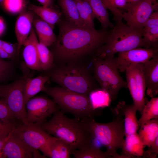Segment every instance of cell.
Segmentation results:
<instances>
[{"instance_id": "obj_8", "label": "cell", "mask_w": 158, "mask_h": 158, "mask_svg": "<svg viewBox=\"0 0 158 158\" xmlns=\"http://www.w3.org/2000/svg\"><path fill=\"white\" fill-rule=\"evenodd\" d=\"M25 79H20L8 84H0V97L19 121L28 124L23 95Z\"/></svg>"}, {"instance_id": "obj_12", "label": "cell", "mask_w": 158, "mask_h": 158, "mask_svg": "<svg viewBox=\"0 0 158 158\" xmlns=\"http://www.w3.org/2000/svg\"><path fill=\"white\" fill-rule=\"evenodd\" d=\"M13 132L29 147L42 152L52 136L39 126L29 123L18 125Z\"/></svg>"}, {"instance_id": "obj_3", "label": "cell", "mask_w": 158, "mask_h": 158, "mask_svg": "<svg viewBox=\"0 0 158 158\" xmlns=\"http://www.w3.org/2000/svg\"><path fill=\"white\" fill-rule=\"evenodd\" d=\"M113 120L106 123L96 121L93 118L81 119L90 136L107 148V151L113 158H124L117 151L123 146L125 136L123 116L115 107L112 109Z\"/></svg>"}, {"instance_id": "obj_5", "label": "cell", "mask_w": 158, "mask_h": 158, "mask_svg": "<svg viewBox=\"0 0 158 158\" xmlns=\"http://www.w3.org/2000/svg\"><path fill=\"white\" fill-rule=\"evenodd\" d=\"M49 75L53 81L71 91L88 96L95 89L94 82L89 72L77 64L61 66L54 70Z\"/></svg>"}, {"instance_id": "obj_15", "label": "cell", "mask_w": 158, "mask_h": 158, "mask_svg": "<svg viewBox=\"0 0 158 158\" xmlns=\"http://www.w3.org/2000/svg\"><path fill=\"white\" fill-rule=\"evenodd\" d=\"M39 41L35 29L32 28L24 42L23 56L27 66L32 70H42L37 49Z\"/></svg>"}, {"instance_id": "obj_24", "label": "cell", "mask_w": 158, "mask_h": 158, "mask_svg": "<svg viewBox=\"0 0 158 158\" xmlns=\"http://www.w3.org/2000/svg\"><path fill=\"white\" fill-rule=\"evenodd\" d=\"M28 9L33 11L35 15L49 24L53 29L55 24L60 20L62 13L51 8L39 6L30 4Z\"/></svg>"}, {"instance_id": "obj_16", "label": "cell", "mask_w": 158, "mask_h": 158, "mask_svg": "<svg viewBox=\"0 0 158 158\" xmlns=\"http://www.w3.org/2000/svg\"><path fill=\"white\" fill-rule=\"evenodd\" d=\"M35 14L32 11L25 9L19 13L15 27L17 41V55L18 56L22 46L29 35L32 29Z\"/></svg>"}, {"instance_id": "obj_19", "label": "cell", "mask_w": 158, "mask_h": 158, "mask_svg": "<svg viewBox=\"0 0 158 158\" xmlns=\"http://www.w3.org/2000/svg\"><path fill=\"white\" fill-rule=\"evenodd\" d=\"M72 150L63 140L52 137L42 153L46 157L51 158H69Z\"/></svg>"}, {"instance_id": "obj_40", "label": "cell", "mask_w": 158, "mask_h": 158, "mask_svg": "<svg viewBox=\"0 0 158 158\" xmlns=\"http://www.w3.org/2000/svg\"><path fill=\"white\" fill-rule=\"evenodd\" d=\"M111 5L114 7L126 9L128 5L127 0H109Z\"/></svg>"}, {"instance_id": "obj_1", "label": "cell", "mask_w": 158, "mask_h": 158, "mask_svg": "<svg viewBox=\"0 0 158 158\" xmlns=\"http://www.w3.org/2000/svg\"><path fill=\"white\" fill-rule=\"evenodd\" d=\"M109 34L66 20L60 27L56 42V55L58 59L64 61L77 59L97 49L106 42Z\"/></svg>"}, {"instance_id": "obj_4", "label": "cell", "mask_w": 158, "mask_h": 158, "mask_svg": "<svg viewBox=\"0 0 158 158\" xmlns=\"http://www.w3.org/2000/svg\"><path fill=\"white\" fill-rule=\"evenodd\" d=\"M113 28L105 44L97 49V57H114L117 53L144 47L142 31L130 27L122 21L117 22Z\"/></svg>"}, {"instance_id": "obj_42", "label": "cell", "mask_w": 158, "mask_h": 158, "mask_svg": "<svg viewBox=\"0 0 158 158\" xmlns=\"http://www.w3.org/2000/svg\"><path fill=\"white\" fill-rule=\"evenodd\" d=\"M13 131L8 136L0 138V158H2V151L3 147L6 142L11 135Z\"/></svg>"}, {"instance_id": "obj_41", "label": "cell", "mask_w": 158, "mask_h": 158, "mask_svg": "<svg viewBox=\"0 0 158 158\" xmlns=\"http://www.w3.org/2000/svg\"><path fill=\"white\" fill-rule=\"evenodd\" d=\"M106 9L109 10L114 16H116L120 13V10L118 8L113 7L111 4L109 0H101Z\"/></svg>"}, {"instance_id": "obj_39", "label": "cell", "mask_w": 158, "mask_h": 158, "mask_svg": "<svg viewBox=\"0 0 158 158\" xmlns=\"http://www.w3.org/2000/svg\"><path fill=\"white\" fill-rule=\"evenodd\" d=\"M1 48L13 57L17 54L18 44L4 41Z\"/></svg>"}, {"instance_id": "obj_35", "label": "cell", "mask_w": 158, "mask_h": 158, "mask_svg": "<svg viewBox=\"0 0 158 158\" xmlns=\"http://www.w3.org/2000/svg\"><path fill=\"white\" fill-rule=\"evenodd\" d=\"M77 7L80 18L86 26L92 29H95L94 20L92 19L84 9L81 0H74Z\"/></svg>"}, {"instance_id": "obj_44", "label": "cell", "mask_w": 158, "mask_h": 158, "mask_svg": "<svg viewBox=\"0 0 158 158\" xmlns=\"http://www.w3.org/2000/svg\"><path fill=\"white\" fill-rule=\"evenodd\" d=\"M13 57L1 48H0V59H12Z\"/></svg>"}, {"instance_id": "obj_38", "label": "cell", "mask_w": 158, "mask_h": 158, "mask_svg": "<svg viewBox=\"0 0 158 158\" xmlns=\"http://www.w3.org/2000/svg\"><path fill=\"white\" fill-rule=\"evenodd\" d=\"M158 27V11L153 12L146 22L144 28H152Z\"/></svg>"}, {"instance_id": "obj_46", "label": "cell", "mask_w": 158, "mask_h": 158, "mask_svg": "<svg viewBox=\"0 0 158 158\" xmlns=\"http://www.w3.org/2000/svg\"><path fill=\"white\" fill-rule=\"evenodd\" d=\"M140 0H127L128 4H132Z\"/></svg>"}, {"instance_id": "obj_26", "label": "cell", "mask_w": 158, "mask_h": 158, "mask_svg": "<svg viewBox=\"0 0 158 158\" xmlns=\"http://www.w3.org/2000/svg\"><path fill=\"white\" fill-rule=\"evenodd\" d=\"M59 2L67 21L78 26L87 27L80 18L74 0H59Z\"/></svg>"}, {"instance_id": "obj_11", "label": "cell", "mask_w": 158, "mask_h": 158, "mask_svg": "<svg viewBox=\"0 0 158 158\" xmlns=\"http://www.w3.org/2000/svg\"><path fill=\"white\" fill-rule=\"evenodd\" d=\"M126 12L123 13V19L127 25L142 31L144 25L154 10H157V4H153L150 0H140L128 4Z\"/></svg>"}, {"instance_id": "obj_32", "label": "cell", "mask_w": 158, "mask_h": 158, "mask_svg": "<svg viewBox=\"0 0 158 158\" xmlns=\"http://www.w3.org/2000/svg\"><path fill=\"white\" fill-rule=\"evenodd\" d=\"M26 4L25 0H5L2 4L6 11L16 14L24 9Z\"/></svg>"}, {"instance_id": "obj_43", "label": "cell", "mask_w": 158, "mask_h": 158, "mask_svg": "<svg viewBox=\"0 0 158 158\" xmlns=\"http://www.w3.org/2000/svg\"><path fill=\"white\" fill-rule=\"evenodd\" d=\"M43 6L52 8L54 4L53 0H37Z\"/></svg>"}, {"instance_id": "obj_17", "label": "cell", "mask_w": 158, "mask_h": 158, "mask_svg": "<svg viewBox=\"0 0 158 158\" xmlns=\"http://www.w3.org/2000/svg\"><path fill=\"white\" fill-rule=\"evenodd\" d=\"M143 71L147 94L155 97L158 93V55L143 63Z\"/></svg>"}, {"instance_id": "obj_20", "label": "cell", "mask_w": 158, "mask_h": 158, "mask_svg": "<svg viewBox=\"0 0 158 158\" xmlns=\"http://www.w3.org/2000/svg\"><path fill=\"white\" fill-rule=\"evenodd\" d=\"M122 148V154L124 158H140L142 157L145 147L138 133L126 135Z\"/></svg>"}, {"instance_id": "obj_37", "label": "cell", "mask_w": 158, "mask_h": 158, "mask_svg": "<svg viewBox=\"0 0 158 158\" xmlns=\"http://www.w3.org/2000/svg\"><path fill=\"white\" fill-rule=\"evenodd\" d=\"M145 151L142 156L144 158H157L158 155V138Z\"/></svg>"}, {"instance_id": "obj_2", "label": "cell", "mask_w": 158, "mask_h": 158, "mask_svg": "<svg viewBox=\"0 0 158 158\" xmlns=\"http://www.w3.org/2000/svg\"><path fill=\"white\" fill-rule=\"evenodd\" d=\"M39 126L50 135L66 142L72 151L81 148L93 139L81 120L69 118L61 110L57 111L50 120Z\"/></svg>"}, {"instance_id": "obj_45", "label": "cell", "mask_w": 158, "mask_h": 158, "mask_svg": "<svg viewBox=\"0 0 158 158\" xmlns=\"http://www.w3.org/2000/svg\"><path fill=\"white\" fill-rule=\"evenodd\" d=\"M6 29V26L4 20L2 18L0 17V36L4 32Z\"/></svg>"}, {"instance_id": "obj_10", "label": "cell", "mask_w": 158, "mask_h": 158, "mask_svg": "<svg viewBox=\"0 0 158 158\" xmlns=\"http://www.w3.org/2000/svg\"><path fill=\"white\" fill-rule=\"evenodd\" d=\"M25 106L28 123L38 126L59 110L54 101L42 96L30 99Z\"/></svg>"}, {"instance_id": "obj_9", "label": "cell", "mask_w": 158, "mask_h": 158, "mask_svg": "<svg viewBox=\"0 0 158 158\" xmlns=\"http://www.w3.org/2000/svg\"><path fill=\"white\" fill-rule=\"evenodd\" d=\"M143 63L131 64L126 70V82L133 105L141 114L145 104L146 87L143 71Z\"/></svg>"}, {"instance_id": "obj_47", "label": "cell", "mask_w": 158, "mask_h": 158, "mask_svg": "<svg viewBox=\"0 0 158 158\" xmlns=\"http://www.w3.org/2000/svg\"><path fill=\"white\" fill-rule=\"evenodd\" d=\"M153 4H157V0H150Z\"/></svg>"}, {"instance_id": "obj_33", "label": "cell", "mask_w": 158, "mask_h": 158, "mask_svg": "<svg viewBox=\"0 0 158 158\" xmlns=\"http://www.w3.org/2000/svg\"><path fill=\"white\" fill-rule=\"evenodd\" d=\"M13 70L12 62L0 59V83L9 79L13 73Z\"/></svg>"}, {"instance_id": "obj_29", "label": "cell", "mask_w": 158, "mask_h": 158, "mask_svg": "<svg viewBox=\"0 0 158 158\" xmlns=\"http://www.w3.org/2000/svg\"><path fill=\"white\" fill-rule=\"evenodd\" d=\"M141 116L138 120L139 127L146 122L150 120L158 119V98H152L145 104L143 109Z\"/></svg>"}, {"instance_id": "obj_23", "label": "cell", "mask_w": 158, "mask_h": 158, "mask_svg": "<svg viewBox=\"0 0 158 158\" xmlns=\"http://www.w3.org/2000/svg\"><path fill=\"white\" fill-rule=\"evenodd\" d=\"M93 139L81 148L73 150L71 154L75 158H113L107 151H102Z\"/></svg>"}, {"instance_id": "obj_28", "label": "cell", "mask_w": 158, "mask_h": 158, "mask_svg": "<svg viewBox=\"0 0 158 158\" xmlns=\"http://www.w3.org/2000/svg\"><path fill=\"white\" fill-rule=\"evenodd\" d=\"M90 4L95 18H97L104 28H113L114 25L109 19V14L101 0H87Z\"/></svg>"}, {"instance_id": "obj_48", "label": "cell", "mask_w": 158, "mask_h": 158, "mask_svg": "<svg viewBox=\"0 0 158 158\" xmlns=\"http://www.w3.org/2000/svg\"><path fill=\"white\" fill-rule=\"evenodd\" d=\"M5 0H0V4H2Z\"/></svg>"}, {"instance_id": "obj_14", "label": "cell", "mask_w": 158, "mask_h": 158, "mask_svg": "<svg viewBox=\"0 0 158 158\" xmlns=\"http://www.w3.org/2000/svg\"><path fill=\"white\" fill-rule=\"evenodd\" d=\"M13 131L3 147L2 158L34 157L35 150L26 144Z\"/></svg>"}, {"instance_id": "obj_13", "label": "cell", "mask_w": 158, "mask_h": 158, "mask_svg": "<svg viewBox=\"0 0 158 158\" xmlns=\"http://www.w3.org/2000/svg\"><path fill=\"white\" fill-rule=\"evenodd\" d=\"M158 55V48L139 47L118 53L114 61L118 70L123 72L132 64L144 63Z\"/></svg>"}, {"instance_id": "obj_49", "label": "cell", "mask_w": 158, "mask_h": 158, "mask_svg": "<svg viewBox=\"0 0 158 158\" xmlns=\"http://www.w3.org/2000/svg\"><path fill=\"white\" fill-rule=\"evenodd\" d=\"M27 4H28L29 3V0H25Z\"/></svg>"}, {"instance_id": "obj_7", "label": "cell", "mask_w": 158, "mask_h": 158, "mask_svg": "<svg viewBox=\"0 0 158 158\" xmlns=\"http://www.w3.org/2000/svg\"><path fill=\"white\" fill-rule=\"evenodd\" d=\"M114 57H97L93 61L95 77L101 89L107 92L115 100L120 90L128 88L127 83L121 76L114 61Z\"/></svg>"}, {"instance_id": "obj_36", "label": "cell", "mask_w": 158, "mask_h": 158, "mask_svg": "<svg viewBox=\"0 0 158 158\" xmlns=\"http://www.w3.org/2000/svg\"><path fill=\"white\" fill-rule=\"evenodd\" d=\"M18 125L16 123L6 122L0 120V138L8 135Z\"/></svg>"}, {"instance_id": "obj_34", "label": "cell", "mask_w": 158, "mask_h": 158, "mask_svg": "<svg viewBox=\"0 0 158 158\" xmlns=\"http://www.w3.org/2000/svg\"><path fill=\"white\" fill-rule=\"evenodd\" d=\"M0 120L4 121L16 123L18 120L16 117L5 102L0 99Z\"/></svg>"}, {"instance_id": "obj_22", "label": "cell", "mask_w": 158, "mask_h": 158, "mask_svg": "<svg viewBox=\"0 0 158 158\" xmlns=\"http://www.w3.org/2000/svg\"><path fill=\"white\" fill-rule=\"evenodd\" d=\"M49 75H41L33 78L25 79L23 95L25 104L35 95L40 92H44L46 83L49 79Z\"/></svg>"}, {"instance_id": "obj_18", "label": "cell", "mask_w": 158, "mask_h": 158, "mask_svg": "<svg viewBox=\"0 0 158 158\" xmlns=\"http://www.w3.org/2000/svg\"><path fill=\"white\" fill-rule=\"evenodd\" d=\"M115 108L124 116L125 136L137 133L139 126L136 116L137 109L133 105L126 104L125 101L119 102Z\"/></svg>"}, {"instance_id": "obj_25", "label": "cell", "mask_w": 158, "mask_h": 158, "mask_svg": "<svg viewBox=\"0 0 158 158\" xmlns=\"http://www.w3.org/2000/svg\"><path fill=\"white\" fill-rule=\"evenodd\" d=\"M140 127L138 134L144 145L149 147L158 138V119L149 121Z\"/></svg>"}, {"instance_id": "obj_27", "label": "cell", "mask_w": 158, "mask_h": 158, "mask_svg": "<svg viewBox=\"0 0 158 158\" xmlns=\"http://www.w3.org/2000/svg\"><path fill=\"white\" fill-rule=\"evenodd\" d=\"M92 109L94 110L109 107L112 100L109 94L102 89H95L88 95Z\"/></svg>"}, {"instance_id": "obj_21", "label": "cell", "mask_w": 158, "mask_h": 158, "mask_svg": "<svg viewBox=\"0 0 158 158\" xmlns=\"http://www.w3.org/2000/svg\"><path fill=\"white\" fill-rule=\"evenodd\" d=\"M33 24L39 43L47 47L54 43L57 37L53 30V29L47 23L35 15Z\"/></svg>"}, {"instance_id": "obj_6", "label": "cell", "mask_w": 158, "mask_h": 158, "mask_svg": "<svg viewBox=\"0 0 158 158\" xmlns=\"http://www.w3.org/2000/svg\"><path fill=\"white\" fill-rule=\"evenodd\" d=\"M64 113L72 114L79 119L93 117L99 114L98 110H94L88 96L77 93L61 87H46L44 92Z\"/></svg>"}, {"instance_id": "obj_30", "label": "cell", "mask_w": 158, "mask_h": 158, "mask_svg": "<svg viewBox=\"0 0 158 158\" xmlns=\"http://www.w3.org/2000/svg\"><path fill=\"white\" fill-rule=\"evenodd\" d=\"M37 47L42 70L47 71L51 68L53 64V55L47 46L39 42Z\"/></svg>"}, {"instance_id": "obj_31", "label": "cell", "mask_w": 158, "mask_h": 158, "mask_svg": "<svg viewBox=\"0 0 158 158\" xmlns=\"http://www.w3.org/2000/svg\"><path fill=\"white\" fill-rule=\"evenodd\" d=\"M142 33L144 47L146 48H158V27L143 28Z\"/></svg>"}]
</instances>
